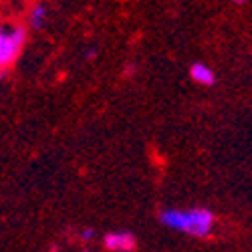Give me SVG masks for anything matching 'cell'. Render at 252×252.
Here are the masks:
<instances>
[{
  "label": "cell",
  "instance_id": "cell-4",
  "mask_svg": "<svg viewBox=\"0 0 252 252\" xmlns=\"http://www.w3.org/2000/svg\"><path fill=\"white\" fill-rule=\"evenodd\" d=\"M190 75H192V79H194L196 83H200V85H206V87L214 85V81H216L214 71L210 69L208 65H204V63H196V65H192Z\"/></svg>",
  "mask_w": 252,
  "mask_h": 252
},
{
  "label": "cell",
  "instance_id": "cell-7",
  "mask_svg": "<svg viewBox=\"0 0 252 252\" xmlns=\"http://www.w3.org/2000/svg\"><path fill=\"white\" fill-rule=\"evenodd\" d=\"M234 2H236V4H242V2H246V0H234Z\"/></svg>",
  "mask_w": 252,
  "mask_h": 252
},
{
  "label": "cell",
  "instance_id": "cell-3",
  "mask_svg": "<svg viewBox=\"0 0 252 252\" xmlns=\"http://www.w3.org/2000/svg\"><path fill=\"white\" fill-rule=\"evenodd\" d=\"M105 248L115 252H129L135 248V236L131 232H111L105 236Z\"/></svg>",
  "mask_w": 252,
  "mask_h": 252
},
{
  "label": "cell",
  "instance_id": "cell-1",
  "mask_svg": "<svg viewBox=\"0 0 252 252\" xmlns=\"http://www.w3.org/2000/svg\"><path fill=\"white\" fill-rule=\"evenodd\" d=\"M159 220L174 230H182L194 236H210L214 228V214L206 208H190V210H163Z\"/></svg>",
  "mask_w": 252,
  "mask_h": 252
},
{
  "label": "cell",
  "instance_id": "cell-6",
  "mask_svg": "<svg viewBox=\"0 0 252 252\" xmlns=\"http://www.w3.org/2000/svg\"><path fill=\"white\" fill-rule=\"evenodd\" d=\"M93 236H95V232H93L91 228H87V230H83V232H81V238H83V240H91Z\"/></svg>",
  "mask_w": 252,
  "mask_h": 252
},
{
  "label": "cell",
  "instance_id": "cell-5",
  "mask_svg": "<svg viewBox=\"0 0 252 252\" xmlns=\"http://www.w3.org/2000/svg\"><path fill=\"white\" fill-rule=\"evenodd\" d=\"M45 20H47V8H45V4L32 6V10H31V25L34 29H40V27L45 25Z\"/></svg>",
  "mask_w": 252,
  "mask_h": 252
},
{
  "label": "cell",
  "instance_id": "cell-2",
  "mask_svg": "<svg viewBox=\"0 0 252 252\" xmlns=\"http://www.w3.org/2000/svg\"><path fill=\"white\" fill-rule=\"evenodd\" d=\"M27 31L20 25H2L0 27V69L8 67L16 61L20 49L25 45Z\"/></svg>",
  "mask_w": 252,
  "mask_h": 252
}]
</instances>
